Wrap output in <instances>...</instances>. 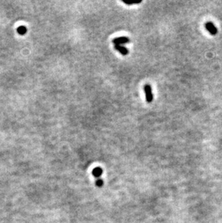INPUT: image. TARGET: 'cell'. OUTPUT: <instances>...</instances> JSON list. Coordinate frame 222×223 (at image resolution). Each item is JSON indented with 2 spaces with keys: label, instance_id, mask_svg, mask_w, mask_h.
Segmentation results:
<instances>
[{
  "label": "cell",
  "instance_id": "4",
  "mask_svg": "<svg viewBox=\"0 0 222 223\" xmlns=\"http://www.w3.org/2000/svg\"><path fill=\"white\" fill-rule=\"evenodd\" d=\"M114 47L116 50H118V51L120 54H123V56H126L129 54V51H128L127 48H126V47L123 46V45H115Z\"/></svg>",
  "mask_w": 222,
  "mask_h": 223
},
{
  "label": "cell",
  "instance_id": "1",
  "mask_svg": "<svg viewBox=\"0 0 222 223\" xmlns=\"http://www.w3.org/2000/svg\"><path fill=\"white\" fill-rule=\"evenodd\" d=\"M144 89L146 101H147V103H151L153 101V94L151 86L149 85H145L144 87Z\"/></svg>",
  "mask_w": 222,
  "mask_h": 223
},
{
  "label": "cell",
  "instance_id": "3",
  "mask_svg": "<svg viewBox=\"0 0 222 223\" xmlns=\"http://www.w3.org/2000/svg\"><path fill=\"white\" fill-rule=\"evenodd\" d=\"M206 28L207 30L209 31V33H211V35H213V36H214V35H216L217 33V27H216L211 22H208V23H206Z\"/></svg>",
  "mask_w": 222,
  "mask_h": 223
},
{
  "label": "cell",
  "instance_id": "2",
  "mask_svg": "<svg viewBox=\"0 0 222 223\" xmlns=\"http://www.w3.org/2000/svg\"><path fill=\"white\" fill-rule=\"evenodd\" d=\"M130 42V39H128L126 37H119V38H115L113 40V43L115 45H121L122 44H125V43H127Z\"/></svg>",
  "mask_w": 222,
  "mask_h": 223
},
{
  "label": "cell",
  "instance_id": "5",
  "mask_svg": "<svg viewBox=\"0 0 222 223\" xmlns=\"http://www.w3.org/2000/svg\"><path fill=\"white\" fill-rule=\"evenodd\" d=\"M102 169L100 167H96L92 170V175L97 178H100V177L102 176Z\"/></svg>",
  "mask_w": 222,
  "mask_h": 223
},
{
  "label": "cell",
  "instance_id": "7",
  "mask_svg": "<svg viewBox=\"0 0 222 223\" xmlns=\"http://www.w3.org/2000/svg\"><path fill=\"white\" fill-rule=\"evenodd\" d=\"M95 183H96V186H98V187H102V186H103V180H102L101 178H98L96 180V182H95Z\"/></svg>",
  "mask_w": 222,
  "mask_h": 223
},
{
  "label": "cell",
  "instance_id": "6",
  "mask_svg": "<svg viewBox=\"0 0 222 223\" xmlns=\"http://www.w3.org/2000/svg\"><path fill=\"white\" fill-rule=\"evenodd\" d=\"M123 1L125 3V4H129V5H131V4H139V3L142 2V0H139V1H135V0H133V1H126V0H123Z\"/></svg>",
  "mask_w": 222,
  "mask_h": 223
},
{
  "label": "cell",
  "instance_id": "8",
  "mask_svg": "<svg viewBox=\"0 0 222 223\" xmlns=\"http://www.w3.org/2000/svg\"><path fill=\"white\" fill-rule=\"evenodd\" d=\"M19 32H20L21 34H23V33H25L26 32V28L25 27H20V28H19Z\"/></svg>",
  "mask_w": 222,
  "mask_h": 223
}]
</instances>
